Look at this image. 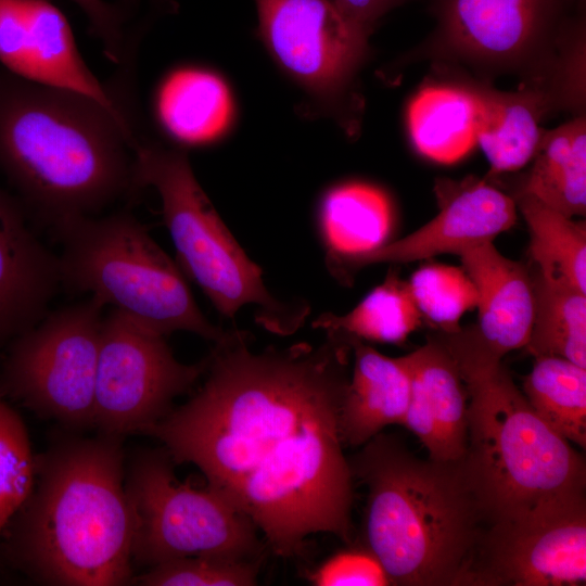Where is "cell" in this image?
Here are the masks:
<instances>
[{"mask_svg":"<svg viewBox=\"0 0 586 586\" xmlns=\"http://www.w3.org/2000/svg\"><path fill=\"white\" fill-rule=\"evenodd\" d=\"M154 118L181 146H204L230 128L234 102L227 82L215 72L195 65L171 69L153 97Z\"/></svg>","mask_w":586,"mask_h":586,"instance_id":"cell-20","label":"cell"},{"mask_svg":"<svg viewBox=\"0 0 586 586\" xmlns=\"http://www.w3.org/2000/svg\"><path fill=\"white\" fill-rule=\"evenodd\" d=\"M566 0H446L441 35L460 59L489 68H517L538 56Z\"/></svg>","mask_w":586,"mask_h":586,"instance_id":"cell-13","label":"cell"},{"mask_svg":"<svg viewBox=\"0 0 586 586\" xmlns=\"http://www.w3.org/2000/svg\"><path fill=\"white\" fill-rule=\"evenodd\" d=\"M124 440L62 429L36 455L34 487L0 533V572L46 586L131 584Z\"/></svg>","mask_w":586,"mask_h":586,"instance_id":"cell-2","label":"cell"},{"mask_svg":"<svg viewBox=\"0 0 586 586\" xmlns=\"http://www.w3.org/2000/svg\"><path fill=\"white\" fill-rule=\"evenodd\" d=\"M407 281L390 270L384 281L370 291L349 313L322 314L313 326L346 340L402 344L421 324Z\"/></svg>","mask_w":586,"mask_h":586,"instance_id":"cell-26","label":"cell"},{"mask_svg":"<svg viewBox=\"0 0 586 586\" xmlns=\"http://www.w3.org/2000/svg\"><path fill=\"white\" fill-rule=\"evenodd\" d=\"M317 586H384L390 579L378 559L366 548L340 551L309 577Z\"/></svg>","mask_w":586,"mask_h":586,"instance_id":"cell-32","label":"cell"},{"mask_svg":"<svg viewBox=\"0 0 586 586\" xmlns=\"http://www.w3.org/2000/svg\"><path fill=\"white\" fill-rule=\"evenodd\" d=\"M62 286L90 293L162 335L187 331L220 344L237 332L213 324L196 305L184 273L129 212L81 216L52 229Z\"/></svg>","mask_w":586,"mask_h":586,"instance_id":"cell-6","label":"cell"},{"mask_svg":"<svg viewBox=\"0 0 586 586\" xmlns=\"http://www.w3.org/2000/svg\"><path fill=\"white\" fill-rule=\"evenodd\" d=\"M258 34L279 66L328 110L344 100L368 35L332 0H254Z\"/></svg>","mask_w":586,"mask_h":586,"instance_id":"cell-11","label":"cell"},{"mask_svg":"<svg viewBox=\"0 0 586 586\" xmlns=\"http://www.w3.org/2000/svg\"><path fill=\"white\" fill-rule=\"evenodd\" d=\"M346 342L354 366L342 398L340 431L343 444L359 446L385 426L403 424L410 396V358L385 356L360 340Z\"/></svg>","mask_w":586,"mask_h":586,"instance_id":"cell-19","label":"cell"},{"mask_svg":"<svg viewBox=\"0 0 586 586\" xmlns=\"http://www.w3.org/2000/svg\"><path fill=\"white\" fill-rule=\"evenodd\" d=\"M570 1H582V0H570Z\"/></svg>","mask_w":586,"mask_h":586,"instance_id":"cell-35","label":"cell"},{"mask_svg":"<svg viewBox=\"0 0 586 586\" xmlns=\"http://www.w3.org/2000/svg\"><path fill=\"white\" fill-rule=\"evenodd\" d=\"M86 14L90 28L103 44L109 60L120 64L126 56L125 23L127 14L116 4L103 0H72Z\"/></svg>","mask_w":586,"mask_h":586,"instance_id":"cell-33","label":"cell"},{"mask_svg":"<svg viewBox=\"0 0 586 586\" xmlns=\"http://www.w3.org/2000/svg\"><path fill=\"white\" fill-rule=\"evenodd\" d=\"M36 455L21 416L0 397V533L29 496Z\"/></svg>","mask_w":586,"mask_h":586,"instance_id":"cell-30","label":"cell"},{"mask_svg":"<svg viewBox=\"0 0 586 586\" xmlns=\"http://www.w3.org/2000/svg\"><path fill=\"white\" fill-rule=\"evenodd\" d=\"M319 217L329 267L335 275L348 262L388 243L395 221L388 195L360 181L330 189Z\"/></svg>","mask_w":586,"mask_h":586,"instance_id":"cell-21","label":"cell"},{"mask_svg":"<svg viewBox=\"0 0 586 586\" xmlns=\"http://www.w3.org/2000/svg\"><path fill=\"white\" fill-rule=\"evenodd\" d=\"M408 284L422 318L438 332L458 330L462 316L476 306L474 285L463 268L424 265L412 273Z\"/></svg>","mask_w":586,"mask_h":586,"instance_id":"cell-29","label":"cell"},{"mask_svg":"<svg viewBox=\"0 0 586 586\" xmlns=\"http://www.w3.org/2000/svg\"><path fill=\"white\" fill-rule=\"evenodd\" d=\"M586 582L585 499L488 522L467 586H576Z\"/></svg>","mask_w":586,"mask_h":586,"instance_id":"cell-12","label":"cell"},{"mask_svg":"<svg viewBox=\"0 0 586 586\" xmlns=\"http://www.w3.org/2000/svg\"><path fill=\"white\" fill-rule=\"evenodd\" d=\"M519 206L530 231L536 271L586 293V225L520 191Z\"/></svg>","mask_w":586,"mask_h":586,"instance_id":"cell-25","label":"cell"},{"mask_svg":"<svg viewBox=\"0 0 586 586\" xmlns=\"http://www.w3.org/2000/svg\"><path fill=\"white\" fill-rule=\"evenodd\" d=\"M127 113L0 69V171L51 230L136 191Z\"/></svg>","mask_w":586,"mask_h":586,"instance_id":"cell-3","label":"cell"},{"mask_svg":"<svg viewBox=\"0 0 586 586\" xmlns=\"http://www.w3.org/2000/svg\"><path fill=\"white\" fill-rule=\"evenodd\" d=\"M209 355L195 364L176 359L165 336L113 308L103 317L94 390L98 433L142 434L165 418L174 399L206 372Z\"/></svg>","mask_w":586,"mask_h":586,"instance_id":"cell-10","label":"cell"},{"mask_svg":"<svg viewBox=\"0 0 586 586\" xmlns=\"http://www.w3.org/2000/svg\"><path fill=\"white\" fill-rule=\"evenodd\" d=\"M407 128L424 157L453 164L477 144L480 100L473 87L430 84L409 101Z\"/></svg>","mask_w":586,"mask_h":586,"instance_id":"cell-22","label":"cell"},{"mask_svg":"<svg viewBox=\"0 0 586 586\" xmlns=\"http://www.w3.org/2000/svg\"><path fill=\"white\" fill-rule=\"evenodd\" d=\"M480 100L477 144L493 173L514 171L534 156L544 130L548 95L538 89L501 91L473 86Z\"/></svg>","mask_w":586,"mask_h":586,"instance_id":"cell-23","label":"cell"},{"mask_svg":"<svg viewBox=\"0 0 586 586\" xmlns=\"http://www.w3.org/2000/svg\"><path fill=\"white\" fill-rule=\"evenodd\" d=\"M0 63L24 79L125 111L88 68L66 17L49 0H0Z\"/></svg>","mask_w":586,"mask_h":586,"instance_id":"cell-14","label":"cell"},{"mask_svg":"<svg viewBox=\"0 0 586 586\" xmlns=\"http://www.w3.org/2000/svg\"><path fill=\"white\" fill-rule=\"evenodd\" d=\"M459 256L476 292L475 329L482 341L501 358L525 347L534 315L533 278L526 266L504 256L493 242Z\"/></svg>","mask_w":586,"mask_h":586,"instance_id":"cell-18","label":"cell"},{"mask_svg":"<svg viewBox=\"0 0 586 586\" xmlns=\"http://www.w3.org/2000/svg\"><path fill=\"white\" fill-rule=\"evenodd\" d=\"M522 192L568 216L586 212V119L544 131Z\"/></svg>","mask_w":586,"mask_h":586,"instance_id":"cell-24","label":"cell"},{"mask_svg":"<svg viewBox=\"0 0 586 586\" xmlns=\"http://www.w3.org/2000/svg\"><path fill=\"white\" fill-rule=\"evenodd\" d=\"M61 286L59 255L39 240L15 194L0 186V359L49 313Z\"/></svg>","mask_w":586,"mask_h":586,"instance_id":"cell-16","label":"cell"},{"mask_svg":"<svg viewBox=\"0 0 586 586\" xmlns=\"http://www.w3.org/2000/svg\"><path fill=\"white\" fill-rule=\"evenodd\" d=\"M409 358L410 396L403 425L425 446L429 458L462 459L468 442V395L453 356L434 334Z\"/></svg>","mask_w":586,"mask_h":586,"instance_id":"cell-17","label":"cell"},{"mask_svg":"<svg viewBox=\"0 0 586 586\" xmlns=\"http://www.w3.org/2000/svg\"><path fill=\"white\" fill-rule=\"evenodd\" d=\"M438 213L412 233L345 264L347 268L377 263H410L441 254H457L482 243L493 242L517 219L515 201L475 178L460 181L440 179L435 184Z\"/></svg>","mask_w":586,"mask_h":586,"instance_id":"cell-15","label":"cell"},{"mask_svg":"<svg viewBox=\"0 0 586 586\" xmlns=\"http://www.w3.org/2000/svg\"><path fill=\"white\" fill-rule=\"evenodd\" d=\"M258 562L214 556L176 558L156 564L131 584L141 586H251L257 583Z\"/></svg>","mask_w":586,"mask_h":586,"instance_id":"cell-31","label":"cell"},{"mask_svg":"<svg viewBox=\"0 0 586 586\" xmlns=\"http://www.w3.org/2000/svg\"><path fill=\"white\" fill-rule=\"evenodd\" d=\"M136 190L152 187L179 267L228 318L253 304L268 331L288 335L304 322L308 306L282 302L266 289L259 267L244 253L198 182L187 154L150 141L133 146Z\"/></svg>","mask_w":586,"mask_h":586,"instance_id":"cell-7","label":"cell"},{"mask_svg":"<svg viewBox=\"0 0 586 586\" xmlns=\"http://www.w3.org/2000/svg\"><path fill=\"white\" fill-rule=\"evenodd\" d=\"M435 335L466 385L463 460L488 521L585 499L584 457L533 410L475 326Z\"/></svg>","mask_w":586,"mask_h":586,"instance_id":"cell-5","label":"cell"},{"mask_svg":"<svg viewBox=\"0 0 586 586\" xmlns=\"http://www.w3.org/2000/svg\"><path fill=\"white\" fill-rule=\"evenodd\" d=\"M90 295L48 313L0 359V397L81 433L94 428V390L103 309Z\"/></svg>","mask_w":586,"mask_h":586,"instance_id":"cell-9","label":"cell"},{"mask_svg":"<svg viewBox=\"0 0 586 586\" xmlns=\"http://www.w3.org/2000/svg\"><path fill=\"white\" fill-rule=\"evenodd\" d=\"M247 339L237 331L216 344L203 386L142 434L175 464L196 466L278 556L315 533L349 542L353 473L340 431L349 344L327 333L317 346L256 354Z\"/></svg>","mask_w":586,"mask_h":586,"instance_id":"cell-1","label":"cell"},{"mask_svg":"<svg viewBox=\"0 0 586 586\" xmlns=\"http://www.w3.org/2000/svg\"><path fill=\"white\" fill-rule=\"evenodd\" d=\"M162 448L133 450L125 464V492L133 519L131 562L152 568L165 561L214 556L250 559L260 544L256 525L211 487L181 483Z\"/></svg>","mask_w":586,"mask_h":586,"instance_id":"cell-8","label":"cell"},{"mask_svg":"<svg viewBox=\"0 0 586 586\" xmlns=\"http://www.w3.org/2000/svg\"><path fill=\"white\" fill-rule=\"evenodd\" d=\"M404 0H332L342 15L368 36L374 24Z\"/></svg>","mask_w":586,"mask_h":586,"instance_id":"cell-34","label":"cell"},{"mask_svg":"<svg viewBox=\"0 0 586 586\" xmlns=\"http://www.w3.org/2000/svg\"><path fill=\"white\" fill-rule=\"evenodd\" d=\"M351 469L368 488L364 548L390 584L467 586L488 518L463 458L424 460L379 433Z\"/></svg>","mask_w":586,"mask_h":586,"instance_id":"cell-4","label":"cell"},{"mask_svg":"<svg viewBox=\"0 0 586 586\" xmlns=\"http://www.w3.org/2000/svg\"><path fill=\"white\" fill-rule=\"evenodd\" d=\"M523 379L533 410L570 443L586 446V368L558 356H536Z\"/></svg>","mask_w":586,"mask_h":586,"instance_id":"cell-28","label":"cell"},{"mask_svg":"<svg viewBox=\"0 0 586 586\" xmlns=\"http://www.w3.org/2000/svg\"><path fill=\"white\" fill-rule=\"evenodd\" d=\"M534 315L525 345L536 356H558L586 368V293L536 270Z\"/></svg>","mask_w":586,"mask_h":586,"instance_id":"cell-27","label":"cell"}]
</instances>
